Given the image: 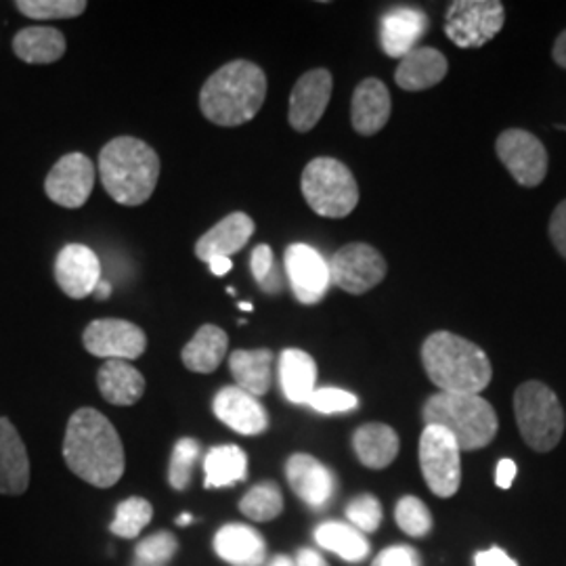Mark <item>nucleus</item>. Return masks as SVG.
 <instances>
[{
	"mask_svg": "<svg viewBox=\"0 0 566 566\" xmlns=\"http://www.w3.org/2000/svg\"><path fill=\"white\" fill-rule=\"evenodd\" d=\"M63 458L78 479L99 489L116 485L126 468L116 428L102 411L91 407L72 413L63 439Z\"/></svg>",
	"mask_w": 566,
	"mask_h": 566,
	"instance_id": "f257e3e1",
	"label": "nucleus"
},
{
	"mask_svg": "<svg viewBox=\"0 0 566 566\" xmlns=\"http://www.w3.org/2000/svg\"><path fill=\"white\" fill-rule=\"evenodd\" d=\"M422 364L430 382L453 395H481L493 376L485 350L451 332H434L426 338Z\"/></svg>",
	"mask_w": 566,
	"mask_h": 566,
	"instance_id": "f03ea898",
	"label": "nucleus"
},
{
	"mask_svg": "<svg viewBox=\"0 0 566 566\" xmlns=\"http://www.w3.org/2000/svg\"><path fill=\"white\" fill-rule=\"evenodd\" d=\"M266 97V76L252 61H231L217 70L200 93L202 114L219 126H240L252 120Z\"/></svg>",
	"mask_w": 566,
	"mask_h": 566,
	"instance_id": "7ed1b4c3",
	"label": "nucleus"
},
{
	"mask_svg": "<svg viewBox=\"0 0 566 566\" xmlns=\"http://www.w3.org/2000/svg\"><path fill=\"white\" fill-rule=\"evenodd\" d=\"M99 177L112 200L122 206H142L156 191L160 158L147 143L118 137L99 154Z\"/></svg>",
	"mask_w": 566,
	"mask_h": 566,
	"instance_id": "20e7f679",
	"label": "nucleus"
},
{
	"mask_svg": "<svg viewBox=\"0 0 566 566\" xmlns=\"http://www.w3.org/2000/svg\"><path fill=\"white\" fill-rule=\"evenodd\" d=\"M426 426H441L455 439L462 451L489 446L497 434V416L481 395L437 392L424 403Z\"/></svg>",
	"mask_w": 566,
	"mask_h": 566,
	"instance_id": "39448f33",
	"label": "nucleus"
},
{
	"mask_svg": "<svg viewBox=\"0 0 566 566\" xmlns=\"http://www.w3.org/2000/svg\"><path fill=\"white\" fill-rule=\"evenodd\" d=\"M514 416L526 446L547 453L565 434V409L556 392L537 380L518 386L514 392Z\"/></svg>",
	"mask_w": 566,
	"mask_h": 566,
	"instance_id": "423d86ee",
	"label": "nucleus"
},
{
	"mask_svg": "<svg viewBox=\"0 0 566 566\" xmlns=\"http://www.w3.org/2000/svg\"><path fill=\"white\" fill-rule=\"evenodd\" d=\"M303 196L311 210L325 219H344L359 203V187L340 160L315 158L303 172Z\"/></svg>",
	"mask_w": 566,
	"mask_h": 566,
	"instance_id": "0eeeda50",
	"label": "nucleus"
},
{
	"mask_svg": "<svg viewBox=\"0 0 566 566\" xmlns=\"http://www.w3.org/2000/svg\"><path fill=\"white\" fill-rule=\"evenodd\" d=\"M504 4L497 0H455L446 15V34L460 49H479L504 28Z\"/></svg>",
	"mask_w": 566,
	"mask_h": 566,
	"instance_id": "6e6552de",
	"label": "nucleus"
},
{
	"mask_svg": "<svg viewBox=\"0 0 566 566\" xmlns=\"http://www.w3.org/2000/svg\"><path fill=\"white\" fill-rule=\"evenodd\" d=\"M462 449L441 426H426L420 439V468L437 497H453L462 483Z\"/></svg>",
	"mask_w": 566,
	"mask_h": 566,
	"instance_id": "1a4fd4ad",
	"label": "nucleus"
},
{
	"mask_svg": "<svg viewBox=\"0 0 566 566\" xmlns=\"http://www.w3.org/2000/svg\"><path fill=\"white\" fill-rule=\"evenodd\" d=\"M329 277L344 292L359 296L385 280V256L369 243H348L332 256Z\"/></svg>",
	"mask_w": 566,
	"mask_h": 566,
	"instance_id": "9d476101",
	"label": "nucleus"
},
{
	"mask_svg": "<svg viewBox=\"0 0 566 566\" xmlns=\"http://www.w3.org/2000/svg\"><path fill=\"white\" fill-rule=\"evenodd\" d=\"M495 151L518 185L537 187L546 179L547 151L535 135L521 128L504 130L495 142Z\"/></svg>",
	"mask_w": 566,
	"mask_h": 566,
	"instance_id": "9b49d317",
	"label": "nucleus"
},
{
	"mask_svg": "<svg viewBox=\"0 0 566 566\" xmlns=\"http://www.w3.org/2000/svg\"><path fill=\"white\" fill-rule=\"evenodd\" d=\"M84 348L102 359L133 361L147 348V336L139 325L124 319H97L84 329Z\"/></svg>",
	"mask_w": 566,
	"mask_h": 566,
	"instance_id": "f8f14e48",
	"label": "nucleus"
},
{
	"mask_svg": "<svg viewBox=\"0 0 566 566\" xmlns=\"http://www.w3.org/2000/svg\"><path fill=\"white\" fill-rule=\"evenodd\" d=\"M95 187V166L84 154H67L51 168L44 191L51 202L76 210L86 203Z\"/></svg>",
	"mask_w": 566,
	"mask_h": 566,
	"instance_id": "ddd939ff",
	"label": "nucleus"
},
{
	"mask_svg": "<svg viewBox=\"0 0 566 566\" xmlns=\"http://www.w3.org/2000/svg\"><path fill=\"white\" fill-rule=\"evenodd\" d=\"M283 261L296 301L303 304L319 303L332 283L329 263L324 256L306 243H292L285 250Z\"/></svg>",
	"mask_w": 566,
	"mask_h": 566,
	"instance_id": "4468645a",
	"label": "nucleus"
},
{
	"mask_svg": "<svg viewBox=\"0 0 566 566\" xmlns=\"http://www.w3.org/2000/svg\"><path fill=\"white\" fill-rule=\"evenodd\" d=\"M332 74L327 70H311L298 78L290 93V124L298 133H308L322 120L332 99Z\"/></svg>",
	"mask_w": 566,
	"mask_h": 566,
	"instance_id": "2eb2a0df",
	"label": "nucleus"
},
{
	"mask_svg": "<svg viewBox=\"0 0 566 566\" xmlns=\"http://www.w3.org/2000/svg\"><path fill=\"white\" fill-rule=\"evenodd\" d=\"M55 280L63 294L81 301L91 296L97 283L102 282V263L91 248L82 243H67L57 254Z\"/></svg>",
	"mask_w": 566,
	"mask_h": 566,
	"instance_id": "dca6fc26",
	"label": "nucleus"
},
{
	"mask_svg": "<svg viewBox=\"0 0 566 566\" xmlns=\"http://www.w3.org/2000/svg\"><path fill=\"white\" fill-rule=\"evenodd\" d=\"M285 476L292 491L306 506L322 510L329 504L336 491L334 472L308 453H294L285 464Z\"/></svg>",
	"mask_w": 566,
	"mask_h": 566,
	"instance_id": "f3484780",
	"label": "nucleus"
},
{
	"mask_svg": "<svg viewBox=\"0 0 566 566\" xmlns=\"http://www.w3.org/2000/svg\"><path fill=\"white\" fill-rule=\"evenodd\" d=\"M214 416L231 430L254 437L269 428V416L261 401L238 386H227L214 397Z\"/></svg>",
	"mask_w": 566,
	"mask_h": 566,
	"instance_id": "a211bd4d",
	"label": "nucleus"
},
{
	"mask_svg": "<svg viewBox=\"0 0 566 566\" xmlns=\"http://www.w3.org/2000/svg\"><path fill=\"white\" fill-rule=\"evenodd\" d=\"M428 30V18L420 9L399 7L390 9L380 21V41L388 57L403 60L407 53L416 49V44Z\"/></svg>",
	"mask_w": 566,
	"mask_h": 566,
	"instance_id": "6ab92c4d",
	"label": "nucleus"
},
{
	"mask_svg": "<svg viewBox=\"0 0 566 566\" xmlns=\"http://www.w3.org/2000/svg\"><path fill=\"white\" fill-rule=\"evenodd\" d=\"M30 486V460L18 428L0 416V493L21 495Z\"/></svg>",
	"mask_w": 566,
	"mask_h": 566,
	"instance_id": "aec40b11",
	"label": "nucleus"
},
{
	"mask_svg": "<svg viewBox=\"0 0 566 566\" xmlns=\"http://www.w3.org/2000/svg\"><path fill=\"white\" fill-rule=\"evenodd\" d=\"M252 233H254V221L243 212H233L224 217L221 223L214 224L208 233H203L196 243V256L203 263L217 256L231 259L233 254H238L245 248Z\"/></svg>",
	"mask_w": 566,
	"mask_h": 566,
	"instance_id": "412c9836",
	"label": "nucleus"
},
{
	"mask_svg": "<svg viewBox=\"0 0 566 566\" xmlns=\"http://www.w3.org/2000/svg\"><path fill=\"white\" fill-rule=\"evenodd\" d=\"M390 107H392L390 93L385 82L367 78L355 88V95H353V103H350L353 128L364 137L380 133L390 118Z\"/></svg>",
	"mask_w": 566,
	"mask_h": 566,
	"instance_id": "4be33fe9",
	"label": "nucleus"
},
{
	"mask_svg": "<svg viewBox=\"0 0 566 566\" xmlns=\"http://www.w3.org/2000/svg\"><path fill=\"white\" fill-rule=\"evenodd\" d=\"M449 70L446 55L432 46H416L411 53H407L397 72L395 81L409 93H418L437 86L443 81Z\"/></svg>",
	"mask_w": 566,
	"mask_h": 566,
	"instance_id": "5701e85b",
	"label": "nucleus"
},
{
	"mask_svg": "<svg viewBox=\"0 0 566 566\" xmlns=\"http://www.w3.org/2000/svg\"><path fill=\"white\" fill-rule=\"evenodd\" d=\"M214 552L229 565L261 566L266 558V544L252 526L224 525L214 535Z\"/></svg>",
	"mask_w": 566,
	"mask_h": 566,
	"instance_id": "b1692460",
	"label": "nucleus"
},
{
	"mask_svg": "<svg viewBox=\"0 0 566 566\" xmlns=\"http://www.w3.org/2000/svg\"><path fill=\"white\" fill-rule=\"evenodd\" d=\"M273 365L275 355L269 348L259 350H235L229 357L231 374L238 382V388L252 397H263L273 385Z\"/></svg>",
	"mask_w": 566,
	"mask_h": 566,
	"instance_id": "393cba45",
	"label": "nucleus"
},
{
	"mask_svg": "<svg viewBox=\"0 0 566 566\" xmlns=\"http://www.w3.org/2000/svg\"><path fill=\"white\" fill-rule=\"evenodd\" d=\"M97 385L107 403L128 407L135 405L145 392V378L128 361L109 359L97 371Z\"/></svg>",
	"mask_w": 566,
	"mask_h": 566,
	"instance_id": "a878e982",
	"label": "nucleus"
},
{
	"mask_svg": "<svg viewBox=\"0 0 566 566\" xmlns=\"http://www.w3.org/2000/svg\"><path fill=\"white\" fill-rule=\"evenodd\" d=\"M317 364L301 348H285L280 355V385L292 403H308L315 392Z\"/></svg>",
	"mask_w": 566,
	"mask_h": 566,
	"instance_id": "bb28decb",
	"label": "nucleus"
},
{
	"mask_svg": "<svg viewBox=\"0 0 566 566\" xmlns=\"http://www.w3.org/2000/svg\"><path fill=\"white\" fill-rule=\"evenodd\" d=\"M353 447L365 468L382 470L395 462L401 443L390 426L365 424L357 428L353 437Z\"/></svg>",
	"mask_w": 566,
	"mask_h": 566,
	"instance_id": "cd10ccee",
	"label": "nucleus"
},
{
	"mask_svg": "<svg viewBox=\"0 0 566 566\" xmlns=\"http://www.w3.org/2000/svg\"><path fill=\"white\" fill-rule=\"evenodd\" d=\"M227 346L229 338L219 325H202L198 334L191 338V343L185 344L181 353L182 364L189 371L212 374L223 364Z\"/></svg>",
	"mask_w": 566,
	"mask_h": 566,
	"instance_id": "c85d7f7f",
	"label": "nucleus"
},
{
	"mask_svg": "<svg viewBox=\"0 0 566 566\" xmlns=\"http://www.w3.org/2000/svg\"><path fill=\"white\" fill-rule=\"evenodd\" d=\"M13 51L25 63H55L65 53V36L55 28H25L13 39Z\"/></svg>",
	"mask_w": 566,
	"mask_h": 566,
	"instance_id": "c756f323",
	"label": "nucleus"
},
{
	"mask_svg": "<svg viewBox=\"0 0 566 566\" xmlns=\"http://www.w3.org/2000/svg\"><path fill=\"white\" fill-rule=\"evenodd\" d=\"M206 489H223L245 481L248 476V455L238 446H219L210 449L203 462Z\"/></svg>",
	"mask_w": 566,
	"mask_h": 566,
	"instance_id": "7c9ffc66",
	"label": "nucleus"
},
{
	"mask_svg": "<svg viewBox=\"0 0 566 566\" xmlns=\"http://www.w3.org/2000/svg\"><path fill=\"white\" fill-rule=\"evenodd\" d=\"M315 542L325 549L338 554L346 563H361L369 554V542L365 539L364 533L353 525L338 521H329L317 526Z\"/></svg>",
	"mask_w": 566,
	"mask_h": 566,
	"instance_id": "2f4dec72",
	"label": "nucleus"
},
{
	"mask_svg": "<svg viewBox=\"0 0 566 566\" xmlns=\"http://www.w3.org/2000/svg\"><path fill=\"white\" fill-rule=\"evenodd\" d=\"M240 510L243 516H248L254 523H269L282 514V489L273 481H264L261 485L252 486L243 495Z\"/></svg>",
	"mask_w": 566,
	"mask_h": 566,
	"instance_id": "473e14b6",
	"label": "nucleus"
},
{
	"mask_svg": "<svg viewBox=\"0 0 566 566\" xmlns=\"http://www.w3.org/2000/svg\"><path fill=\"white\" fill-rule=\"evenodd\" d=\"M151 516H154V507L147 500L130 497L116 507V518L109 526V531L124 539H133L151 523Z\"/></svg>",
	"mask_w": 566,
	"mask_h": 566,
	"instance_id": "72a5a7b5",
	"label": "nucleus"
},
{
	"mask_svg": "<svg viewBox=\"0 0 566 566\" xmlns=\"http://www.w3.org/2000/svg\"><path fill=\"white\" fill-rule=\"evenodd\" d=\"M15 7L30 20H72L86 11L84 0H20Z\"/></svg>",
	"mask_w": 566,
	"mask_h": 566,
	"instance_id": "f704fd0d",
	"label": "nucleus"
},
{
	"mask_svg": "<svg viewBox=\"0 0 566 566\" xmlns=\"http://www.w3.org/2000/svg\"><path fill=\"white\" fill-rule=\"evenodd\" d=\"M395 521L411 537H426L432 531V514L420 497L405 495L395 507Z\"/></svg>",
	"mask_w": 566,
	"mask_h": 566,
	"instance_id": "c9c22d12",
	"label": "nucleus"
},
{
	"mask_svg": "<svg viewBox=\"0 0 566 566\" xmlns=\"http://www.w3.org/2000/svg\"><path fill=\"white\" fill-rule=\"evenodd\" d=\"M179 542L170 531H160L145 537L135 549V565L133 566H164L172 560L177 554Z\"/></svg>",
	"mask_w": 566,
	"mask_h": 566,
	"instance_id": "e433bc0d",
	"label": "nucleus"
},
{
	"mask_svg": "<svg viewBox=\"0 0 566 566\" xmlns=\"http://www.w3.org/2000/svg\"><path fill=\"white\" fill-rule=\"evenodd\" d=\"M200 458V443L196 439H181L172 449L170 458V470H168V481L170 486L177 491H185L191 481L193 465Z\"/></svg>",
	"mask_w": 566,
	"mask_h": 566,
	"instance_id": "4c0bfd02",
	"label": "nucleus"
},
{
	"mask_svg": "<svg viewBox=\"0 0 566 566\" xmlns=\"http://www.w3.org/2000/svg\"><path fill=\"white\" fill-rule=\"evenodd\" d=\"M346 518L350 521V525L355 526L357 531L371 533V531H378V526L382 525L385 512H382V504L374 495L365 493V495L355 497L346 506Z\"/></svg>",
	"mask_w": 566,
	"mask_h": 566,
	"instance_id": "58836bf2",
	"label": "nucleus"
},
{
	"mask_svg": "<svg viewBox=\"0 0 566 566\" xmlns=\"http://www.w3.org/2000/svg\"><path fill=\"white\" fill-rule=\"evenodd\" d=\"M306 405L319 413H346L359 407V399L343 388H315Z\"/></svg>",
	"mask_w": 566,
	"mask_h": 566,
	"instance_id": "ea45409f",
	"label": "nucleus"
},
{
	"mask_svg": "<svg viewBox=\"0 0 566 566\" xmlns=\"http://www.w3.org/2000/svg\"><path fill=\"white\" fill-rule=\"evenodd\" d=\"M371 566H422V558L413 547L390 546L376 556Z\"/></svg>",
	"mask_w": 566,
	"mask_h": 566,
	"instance_id": "a19ab883",
	"label": "nucleus"
},
{
	"mask_svg": "<svg viewBox=\"0 0 566 566\" xmlns=\"http://www.w3.org/2000/svg\"><path fill=\"white\" fill-rule=\"evenodd\" d=\"M250 266H252L254 280L259 283H263L264 280L273 273V269L277 266V264H275V256H273V250H271L266 243L256 245L254 252H252V256H250Z\"/></svg>",
	"mask_w": 566,
	"mask_h": 566,
	"instance_id": "79ce46f5",
	"label": "nucleus"
},
{
	"mask_svg": "<svg viewBox=\"0 0 566 566\" xmlns=\"http://www.w3.org/2000/svg\"><path fill=\"white\" fill-rule=\"evenodd\" d=\"M547 231H549V240L556 245L558 254L566 261V200L556 206Z\"/></svg>",
	"mask_w": 566,
	"mask_h": 566,
	"instance_id": "37998d69",
	"label": "nucleus"
},
{
	"mask_svg": "<svg viewBox=\"0 0 566 566\" xmlns=\"http://www.w3.org/2000/svg\"><path fill=\"white\" fill-rule=\"evenodd\" d=\"M474 566H518V563L510 558L502 547H489L485 552H476Z\"/></svg>",
	"mask_w": 566,
	"mask_h": 566,
	"instance_id": "c03bdc74",
	"label": "nucleus"
},
{
	"mask_svg": "<svg viewBox=\"0 0 566 566\" xmlns=\"http://www.w3.org/2000/svg\"><path fill=\"white\" fill-rule=\"evenodd\" d=\"M516 474H518V465L514 464L512 460H502V462L497 464L495 483H497L500 489H510L512 483H514V479H516Z\"/></svg>",
	"mask_w": 566,
	"mask_h": 566,
	"instance_id": "a18cd8bd",
	"label": "nucleus"
},
{
	"mask_svg": "<svg viewBox=\"0 0 566 566\" xmlns=\"http://www.w3.org/2000/svg\"><path fill=\"white\" fill-rule=\"evenodd\" d=\"M294 565L296 566H329L325 563L324 556L317 552V549H311V547H303V549H298V554H296V560H294Z\"/></svg>",
	"mask_w": 566,
	"mask_h": 566,
	"instance_id": "49530a36",
	"label": "nucleus"
},
{
	"mask_svg": "<svg viewBox=\"0 0 566 566\" xmlns=\"http://www.w3.org/2000/svg\"><path fill=\"white\" fill-rule=\"evenodd\" d=\"M208 266H210V271H212L217 277H223V275H227V273L231 271L233 263H231V259L217 256V259H210V261H208Z\"/></svg>",
	"mask_w": 566,
	"mask_h": 566,
	"instance_id": "de8ad7c7",
	"label": "nucleus"
},
{
	"mask_svg": "<svg viewBox=\"0 0 566 566\" xmlns=\"http://www.w3.org/2000/svg\"><path fill=\"white\" fill-rule=\"evenodd\" d=\"M552 57H554V61H556L560 67H565L566 70V30L556 39Z\"/></svg>",
	"mask_w": 566,
	"mask_h": 566,
	"instance_id": "09e8293b",
	"label": "nucleus"
},
{
	"mask_svg": "<svg viewBox=\"0 0 566 566\" xmlns=\"http://www.w3.org/2000/svg\"><path fill=\"white\" fill-rule=\"evenodd\" d=\"M93 294H95L99 301H105V298L112 294V285L107 282H103L102 280V282L97 283V287H95V292H93Z\"/></svg>",
	"mask_w": 566,
	"mask_h": 566,
	"instance_id": "8fccbe9b",
	"label": "nucleus"
},
{
	"mask_svg": "<svg viewBox=\"0 0 566 566\" xmlns=\"http://www.w3.org/2000/svg\"><path fill=\"white\" fill-rule=\"evenodd\" d=\"M266 566H296L294 565V560L290 558V556H285V554H277L271 563Z\"/></svg>",
	"mask_w": 566,
	"mask_h": 566,
	"instance_id": "3c124183",
	"label": "nucleus"
},
{
	"mask_svg": "<svg viewBox=\"0 0 566 566\" xmlns=\"http://www.w3.org/2000/svg\"><path fill=\"white\" fill-rule=\"evenodd\" d=\"M177 523H179V525L181 526L189 525V523H193V516L185 512V514H181V516H179V521H177Z\"/></svg>",
	"mask_w": 566,
	"mask_h": 566,
	"instance_id": "603ef678",
	"label": "nucleus"
},
{
	"mask_svg": "<svg viewBox=\"0 0 566 566\" xmlns=\"http://www.w3.org/2000/svg\"><path fill=\"white\" fill-rule=\"evenodd\" d=\"M240 308H242V311H252V304L242 303V304H240Z\"/></svg>",
	"mask_w": 566,
	"mask_h": 566,
	"instance_id": "864d4df0",
	"label": "nucleus"
}]
</instances>
